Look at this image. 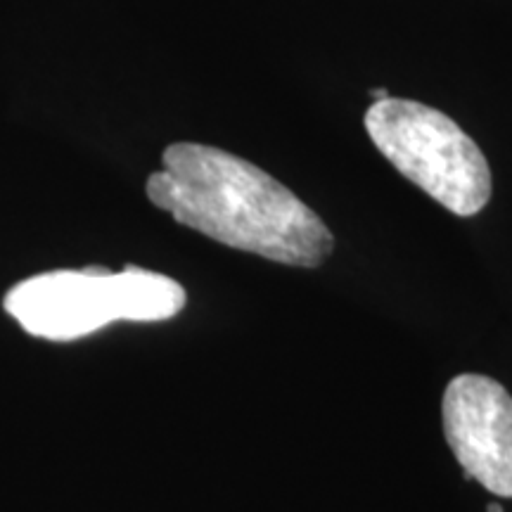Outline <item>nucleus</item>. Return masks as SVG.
Here are the masks:
<instances>
[{
	"instance_id": "nucleus-1",
	"label": "nucleus",
	"mask_w": 512,
	"mask_h": 512,
	"mask_svg": "<svg viewBox=\"0 0 512 512\" xmlns=\"http://www.w3.org/2000/svg\"><path fill=\"white\" fill-rule=\"evenodd\" d=\"M145 190L157 209L183 226L275 264L316 268L335 249L330 228L309 204L219 147L169 145Z\"/></svg>"
},
{
	"instance_id": "nucleus-6",
	"label": "nucleus",
	"mask_w": 512,
	"mask_h": 512,
	"mask_svg": "<svg viewBox=\"0 0 512 512\" xmlns=\"http://www.w3.org/2000/svg\"><path fill=\"white\" fill-rule=\"evenodd\" d=\"M489 512H503V508H501V505H498V503H491V505H489Z\"/></svg>"
},
{
	"instance_id": "nucleus-4",
	"label": "nucleus",
	"mask_w": 512,
	"mask_h": 512,
	"mask_svg": "<svg viewBox=\"0 0 512 512\" xmlns=\"http://www.w3.org/2000/svg\"><path fill=\"white\" fill-rule=\"evenodd\" d=\"M444 434L465 479L491 494L512 498V396L486 375H458L448 382Z\"/></svg>"
},
{
	"instance_id": "nucleus-5",
	"label": "nucleus",
	"mask_w": 512,
	"mask_h": 512,
	"mask_svg": "<svg viewBox=\"0 0 512 512\" xmlns=\"http://www.w3.org/2000/svg\"><path fill=\"white\" fill-rule=\"evenodd\" d=\"M370 93H373V100L377 102V100H384V98H389V91H387V88H373V91H370Z\"/></svg>"
},
{
	"instance_id": "nucleus-2",
	"label": "nucleus",
	"mask_w": 512,
	"mask_h": 512,
	"mask_svg": "<svg viewBox=\"0 0 512 512\" xmlns=\"http://www.w3.org/2000/svg\"><path fill=\"white\" fill-rule=\"evenodd\" d=\"M366 131L399 174L451 214L475 216L489 204V162L444 112L415 100L384 98L366 112Z\"/></svg>"
},
{
	"instance_id": "nucleus-3",
	"label": "nucleus",
	"mask_w": 512,
	"mask_h": 512,
	"mask_svg": "<svg viewBox=\"0 0 512 512\" xmlns=\"http://www.w3.org/2000/svg\"><path fill=\"white\" fill-rule=\"evenodd\" d=\"M5 311L34 337L50 342L88 337L124 320L119 273L88 266L34 275L5 294Z\"/></svg>"
}]
</instances>
